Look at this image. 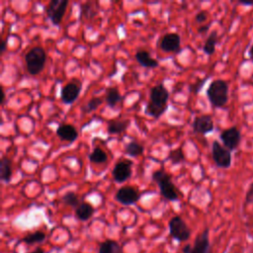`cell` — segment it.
Listing matches in <instances>:
<instances>
[{
	"label": "cell",
	"instance_id": "obj_33",
	"mask_svg": "<svg viewBox=\"0 0 253 253\" xmlns=\"http://www.w3.org/2000/svg\"><path fill=\"white\" fill-rule=\"evenodd\" d=\"M245 203L246 204H253V182L249 186L246 195H245Z\"/></svg>",
	"mask_w": 253,
	"mask_h": 253
},
{
	"label": "cell",
	"instance_id": "obj_34",
	"mask_svg": "<svg viewBox=\"0 0 253 253\" xmlns=\"http://www.w3.org/2000/svg\"><path fill=\"white\" fill-rule=\"evenodd\" d=\"M7 50V40H3L0 46V55H3Z\"/></svg>",
	"mask_w": 253,
	"mask_h": 253
},
{
	"label": "cell",
	"instance_id": "obj_12",
	"mask_svg": "<svg viewBox=\"0 0 253 253\" xmlns=\"http://www.w3.org/2000/svg\"><path fill=\"white\" fill-rule=\"evenodd\" d=\"M193 131L196 134L200 135H207L214 131V121L211 116L209 115H202L196 117L193 122Z\"/></svg>",
	"mask_w": 253,
	"mask_h": 253
},
{
	"label": "cell",
	"instance_id": "obj_36",
	"mask_svg": "<svg viewBox=\"0 0 253 253\" xmlns=\"http://www.w3.org/2000/svg\"><path fill=\"white\" fill-rule=\"evenodd\" d=\"M192 248H193V246H191L190 244H187V245H185L184 247H183V253H192Z\"/></svg>",
	"mask_w": 253,
	"mask_h": 253
},
{
	"label": "cell",
	"instance_id": "obj_29",
	"mask_svg": "<svg viewBox=\"0 0 253 253\" xmlns=\"http://www.w3.org/2000/svg\"><path fill=\"white\" fill-rule=\"evenodd\" d=\"M63 202L67 205V206H70L72 208H77L80 203H79V198L78 196L74 193V192H68L66 193L63 198H62Z\"/></svg>",
	"mask_w": 253,
	"mask_h": 253
},
{
	"label": "cell",
	"instance_id": "obj_28",
	"mask_svg": "<svg viewBox=\"0 0 253 253\" xmlns=\"http://www.w3.org/2000/svg\"><path fill=\"white\" fill-rule=\"evenodd\" d=\"M166 159L171 161V163L174 165H178V164L182 163L185 160V154H184L182 147H178L176 149L170 150Z\"/></svg>",
	"mask_w": 253,
	"mask_h": 253
},
{
	"label": "cell",
	"instance_id": "obj_11",
	"mask_svg": "<svg viewBox=\"0 0 253 253\" xmlns=\"http://www.w3.org/2000/svg\"><path fill=\"white\" fill-rule=\"evenodd\" d=\"M169 99V92L163 84L153 86L149 92V102L154 105L167 108V102Z\"/></svg>",
	"mask_w": 253,
	"mask_h": 253
},
{
	"label": "cell",
	"instance_id": "obj_9",
	"mask_svg": "<svg viewBox=\"0 0 253 253\" xmlns=\"http://www.w3.org/2000/svg\"><path fill=\"white\" fill-rule=\"evenodd\" d=\"M80 91H81V84L80 82H78V80L74 79L73 81L67 83L62 88L61 99L67 105L72 104L74 101L77 100L80 94Z\"/></svg>",
	"mask_w": 253,
	"mask_h": 253
},
{
	"label": "cell",
	"instance_id": "obj_30",
	"mask_svg": "<svg viewBox=\"0 0 253 253\" xmlns=\"http://www.w3.org/2000/svg\"><path fill=\"white\" fill-rule=\"evenodd\" d=\"M102 103H103V100L100 97H93L82 108V111L84 113H91L93 111H96L102 105Z\"/></svg>",
	"mask_w": 253,
	"mask_h": 253
},
{
	"label": "cell",
	"instance_id": "obj_39",
	"mask_svg": "<svg viewBox=\"0 0 253 253\" xmlns=\"http://www.w3.org/2000/svg\"><path fill=\"white\" fill-rule=\"evenodd\" d=\"M30 253H45V251L42 248H37L35 251L30 252Z\"/></svg>",
	"mask_w": 253,
	"mask_h": 253
},
{
	"label": "cell",
	"instance_id": "obj_15",
	"mask_svg": "<svg viewBox=\"0 0 253 253\" xmlns=\"http://www.w3.org/2000/svg\"><path fill=\"white\" fill-rule=\"evenodd\" d=\"M192 253H211L209 228H206L202 233H200L196 237L192 248Z\"/></svg>",
	"mask_w": 253,
	"mask_h": 253
},
{
	"label": "cell",
	"instance_id": "obj_16",
	"mask_svg": "<svg viewBox=\"0 0 253 253\" xmlns=\"http://www.w3.org/2000/svg\"><path fill=\"white\" fill-rule=\"evenodd\" d=\"M136 60L137 62L144 68L146 69H155L158 68L159 64L156 60L150 57V54L145 50H140L136 53Z\"/></svg>",
	"mask_w": 253,
	"mask_h": 253
},
{
	"label": "cell",
	"instance_id": "obj_6",
	"mask_svg": "<svg viewBox=\"0 0 253 253\" xmlns=\"http://www.w3.org/2000/svg\"><path fill=\"white\" fill-rule=\"evenodd\" d=\"M170 235L177 241H187L191 236V230L187 223L179 216L173 217L169 220Z\"/></svg>",
	"mask_w": 253,
	"mask_h": 253
},
{
	"label": "cell",
	"instance_id": "obj_7",
	"mask_svg": "<svg viewBox=\"0 0 253 253\" xmlns=\"http://www.w3.org/2000/svg\"><path fill=\"white\" fill-rule=\"evenodd\" d=\"M115 199L124 206H131L141 199V193L133 186H123L117 191Z\"/></svg>",
	"mask_w": 253,
	"mask_h": 253
},
{
	"label": "cell",
	"instance_id": "obj_22",
	"mask_svg": "<svg viewBox=\"0 0 253 253\" xmlns=\"http://www.w3.org/2000/svg\"><path fill=\"white\" fill-rule=\"evenodd\" d=\"M97 3L94 2H85L81 5L80 19L85 18L86 20H92L97 14V8L95 7Z\"/></svg>",
	"mask_w": 253,
	"mask_h": 253
},
{
	"label": "cell",
	"instance_id": "obj_23",
	"mask_svg": "<svg viewBox=\"0 0 253 253\" xmlns=\"http://www.w3.org/2000/svg\"><path fill=\"white\" fill-rule=\"evenodd\" d=\"M145 151V146L137 142H131L125 146V153L131 157H138Z\"/></svg>",
	"mask_w": 253,
	"mask_h": 253
},
{
	"label": "cell",
	"instance_id": "obj_40",
	"mask_svg": "<svg viewBox=\"0 0 253 253\" xmlns=\"http://www.w3.org/2000/svg\"><path fill=\"white\" fill-rule=\"evenodd\" d=\"M4 101H5V92H4V90L2 89V99H1V104H4Z\"/></svg>",
	"mask_w": 253,
	"mask_h": 253
},
{
	"label": "cell",
	"instance_id": "obj_38",
	"mask_svg": "<svg viewBox=\"0 0 253 253\" xmlns=\"http://www.w3.org/2000/svg\"><path fill=\"white\" fill-rule=\"evenodd\" d=\"M249 57H250V59L253 61V45L250 47V49H249Z\"/></svg>",
	"mask_w": 253,
	"mask_h": 253
},
{
	"label": "cell",
	"instance_id": "obj_25",
	"mask_svg": "<svg viewBox=\"0 0 253 253\" xmlns=\"http://www.w3.org/2000/svg\"><path fill=\"white\" fill-rule=\"evenodd\" d=\"M122 99L119 90L116 87H110L106 92V102L110 107H115Z\"/></svg>",
	"mask_w": 253,
	"mask_h": 253
},
{
	"label": "cell",
	"instance_id": "obj_8",
	"mask_svg": "<svg viewBox=\"0 0 253 253\" xmlns=\"http://www.w3.org/2000/svg\"><path fill=\"white\" fill-rule=\"evenodd\" d=\"M220 141L224 147L228 150H235L241 143V133L236 127H231L221 132Z\"/></svg>",
	"mask_w": 253,
	"mask_h": 253
},
{
	"label": "cell",
	"instance_id": "obj_37",
	"mask_svg": "<svg viewBox=\"0 0 253 253\" xmlns=\"http://www.w3.org/2000/svg\"><path fill=\"white\" fill-rule=\"evenodd\" d=\"M239 4L243 6H253V1H239Z\"/></svg>",
	"mask_w": 253,
	"mask_h": 253
},
{
	"label": "cell",
	"instance_id": "obj_35",
	"mask_svg": "<svg viewBox=\"0 0 253 253\" xmlns=\"http://www.w3.org/2000/svg\"><path fill=\"white\" fill-rule=\"evenodd\" d=\"M210 24H208V25H202L201 27H199L198 28V33L199 34H204V33H207L208 31H209V29H210Z\"/></svg>",
	"mask_w": 253,
	"mask_h": 253
},
{
	"label": "cell",
	"instance_id": "obj_3",
	"mask_svg": "<svg viewBox=\"0 0 253 253\" xmlns=\"http://www.w3.org/2000/svg\"><path fill=\"white\" fill-rule=\"evenodd\" d=\"M25 62L27 72L31 75L41 73L47 62L46 51L42 47H34L25 55Z\"/></svg>",
	"mask_w": 253,
	"mask_h": 253
},
{
	"label": "cell",
	"instance_id": "obj_20",
	"mask_svg": "<svg viewBox=\"0 0 253 253\" xmlns=\"http://www.w3.org/2000/svg\"><path fill=\"white\" fill-rule=\"evenodd\" d=\"M121 245L113 240V239H106L104 242L100 244L99 253H122Z\"/></svg>",
	"mask_w": 253,
	"mask_h": 253
},
{
	"label": "cell",
	"instance_id": "obj_17",
	"mask_svg": "<svg viewBox=\"0 0 253 253\" xmlns=\"http://www.w3.org/2000/svg\"><path fill=\"white\" fill-rule=\"evenodd\" d=\"M12 160L6 156H3L0 161V179L4 183H9L12 177Z\"/></svg>",
	"mask_w": 253,
	"mask_h": 253
},
{
	"label": "cell",
	"instance_id": "obj_2",
	"mask_svg": "<svg viewBox=\"0 0 253 253\" xmlns=\"http://www.w3.org/2000/svg\"><path fill=\"white\" fill-rule=\"evenodd\" d=\"M152 180L158 185L160 194L168 201L175 202L179 199V194L176 186L172 182L170 174L163 170H155L152 173Z\"/></svg>",
	"mask_w": 253,
	"mask_h": 253
},
{
	"label": "cell",
	"instance_id": "obj_13",
	"mask_svg": "<svg viewBox=\"0 0 253 253\" xmlns=\"http://www.w3.org/2000/svg\"><path fill=\"white\" fill-rule=\"evenodd\" d=\"M181 38L176 33H168L160 40L159 48L166 53H175L180 50Z\"/></svg>",
	"mask_w": 253,
	"mask_h": 253
},
{
	"label": "cell",
	"instance_id": "obj_5",
	"mask_svg": "<svg viewBox=\"0 0 253 253\" xmlns=\"http://www.w3.org/2000/svg\"><path fill=\"white\" fill-rule=\"evenodd\" d=\"M68 6V0H52L46 7L47 16L55 26H59L62 23Z\"/></svg>",
	"mask_w": 253,
	"mask_h": 253
},
{
	"label": "cell",
	"instance_id": "obj_24",
	"mask_svg": "<svg viewBox=\"0 0 253 253\" xmlns=\"http://www.w3.org/2000/svg\"><path fill=\"white\" fill-rule=\"evenodd\" d=\"M89 160L95 164H102L108 160V154L101 147H95L89 154Z\"/></svg>",
	"mask_w": 253,
	"mask_h": 253
},
{
	"label": "cell",
	"instance_id": "obj_27",
	"mask_svg": "<svg viewBox=\"0 0 253 253\" xmlns=\"http://www.w3.org/2000/svg\"><path fill=\"white\" fill-rule=\"evenodd\" d=\"M46 239V234L43 231L37 230L33 233H29L26 236H24L21 241L26 243V244H35V243H40L43 242Z\"/></svg>",
	"mask_w": 253,
	"mask_h": 253
},
{
	"label": "cell",
	"instance_id": "obj_31",
	"mask_svg": "<svg viewBox=\"0 0 253 253\" xmlns=\"http://www.w3.org/2000/svg\"><path fill=\"white\" fill-rule=\"evenodd\" d=\"M208 79H209L208 76H207V77H204V78H202V79H198L194 84H192V85L190 86V91H191L192 93H194V94H198V93L202 90V88L204 87V85H205V83L208 81Z\"/></svg>",
	"mask_w": 253,
	"mask_h": 253
},
{
	"label": "cell",
	"instance_id": "obj_4",
	"mask_svg": "<svg viewBox=\"0 0 253 253\" xmlns=\"http://www.w3.org/2000/svg\"><path fill=\"white\" fill-rule=\"evenodd\" d=\"M212 157L218 168L227 169L231 166V151L221 145L217 141H214L212 145Z\"/></svg>",
	"mask_w": 253,
	"mask_h": 253
},
{
	"label": "cell",
	"instance_id": "obj_10",
	"mask_svg": "<svg viewBox=\"0 0 253 253\" xmlns=\"http://www.w3.org/2000/svg\"><path fill=\"white\" fill-rule=\"evenodd\" d=\"M132 165L133 162L129 159L121 160L116 163L112 171L113 178L117 183H123L130 179L132 176Z\"/></svg>",
	"mask_w": 253,
	"mask_h": 253
},
{
	"label": "cell",
	"instance_id": "obj_14",
	"mask_svg": "<svg viewBox=\"0 0 253 253\" xmlns=\"http://www.w3.org/2000/svg\"><path fill=\"white\" fill-rule=\"evenodd\" d=\"M56 133L57 136L64 142L73 143L78 139L77 130L71 124H61Z\"/></svg>",
	"mask_w": 253,
	"mask_h": 253
},
{
	"label": "cell",
	"instance_id": "obj_1",
	"mask_svg": "<svg viewBox=\"0 0 253 253\" xmlns=\"http://www.w3.org/2000/svg\"><path fill=\"white\" fill-rule=\"evenodd\" d=\"M228 84L222 79L212 81L207 89V97L216 108L223 107L228 101Z\"/></svg>",
	"mask_w": 253,
	"mask_h": 253
},
{
	"label": "cell",
	"instance_id": "obj_26",
	"mask_svg": "<svg viewBox=\"0 0 253 253\" xmlns=\"http://www.w3.org/2000/svg\"><path fill=\"white\" fill-rule=\"evenodd\" d=\"M166 109L167 108H165V107H160V106L152 104L151 102H148L145 106V112L146 115H148L154 119H158L165 113Z\"/></svg>",
	"mask_w": 253,
	"mask_h": 253
},
{
	"label": "cell",
	"instance_id": "obj_19",
	"mask_svg": "<svg viewBox=\"0 0 253 253\" xmlns=\"http://www.w3.org/2000/svg\"><path fill=\"white\" fill-rule=\"evenodd\" d=\"M94 208L88 203H80V205L75 209V216L81 221L88 220L94 214Z\"/></svg>",
	"mask_w": 253,
	"mask_h": 253
},
{
	"label": "cell",
	"instance_id": "obj_21",
	"mask_svg": "<svg viewBox=\"0 0 253 253\" xmlns=\"http://www.w3.org/2000/svg\"><path fill=\"white\" fill-rule=\"evenodd\" d=\"M217 43V32L213 31L209 35V37L207 38V40L203 46V52L208 56H212L216 52Z\"/></svg>",
	"mask_w": 253,
	"mask_h": 253
},
{
	"label": "cell",
	"instance_id": "obj_32",
	"mask_svg": "<svg viewBox=\"0 0 253 253\" xmlns=\"http://www.w3.org/2000/svg\"><path fill=\"white\" fill-rule=\"evenodd\" d=\"M207 19H208V13L206 11H200L195 16V21L199 24H202V23L206 22Z\"/></svg>",
	"mask_w": 253,
	"mask_h": 253
},
{
	"label": "cell",
	"instance_id": "obj_18",
	"mask_svg": "<svg viewBox=\"0 0 253 253\" xmlns=\"http://www.w3.org/2000/svg\"><path fill=\"white\" fill-rule=\"evenodd\" d=\"M131 121L129 119L125 120H111L108 122L107 132L109 135H117L122 134L127 131V129L130 127Z\"/></svg>",
	"mask_w": 253,
	"mask_h": 253
}]
</instances>
